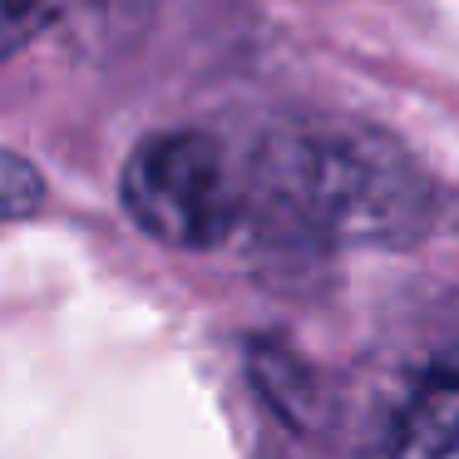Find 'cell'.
I'll return each instance as SVG.
<instances>
[{"mask_svg":"<svg viewBox=\"0 0 459 459\" xmlns=\"http://www.w3.org/2000/svg\"><path fill=\"white\" fill-rule=\"evenodd\" d=\"M119 193L129 218L163 247H228L252 222L247 143L212 129L149 134L124 163Z\"/></svg>","mask_w":459,"mask_h":459,"instance_id":"obj_2","label":"cell"},{"mask_svg":"<svg viewBox=\"0 0 459 459\" xmlns=\"http://www.w3.org/2000/svg\"><path fill=\"white\" fill-rule=\"evenodd\" d=\"M45 198V183L21 153H5V173H0V203H5V218H30Z\"/></svg>","mask_w":459,"mask_h":459,"instance_id":"obj_5","label":"cell"},{"mask_svg":"<svg viewBox=\"0 0 459 459\" xmlns=\"http://www.w3.org/2000/svg\"><path fill=\"white\" fill-rule=\"evenodd\" d=\"M370 459H459V351L420 370Z\"/></svg>","mask_w":459,"mask_h":459,"instance_id":"obj_3","label":"cell"},{"mask_svg":"<svg viewBox=\"0 0 459 459\" xmlns=\"http://www.w3.org/2000/svg\"><path fill=\"white\" fill-rule=\"evenodd\" d=\"M149 0H5V55H21L30 40L50 30H70L80 21H114L134 15Z\"/></svg>","mask_w":459,"mask_h":459,"instance_id":"obj_4","label":"cell"},{"mask_svg":"<svg viewBox=\"0 0 459 459\" xmlns=\"http://www.w3.org/2000/svg\"><path fill=\"white\" fill-rule=\"evenodd\" d=\"M252 232L281 242H395L425 228L429 183L390 134L356 119H291L252 134Z\"/></svg>","mask_w":459,"mask_h":459,"instance_id":"obj_1","label":"cell"}]
</instances>
